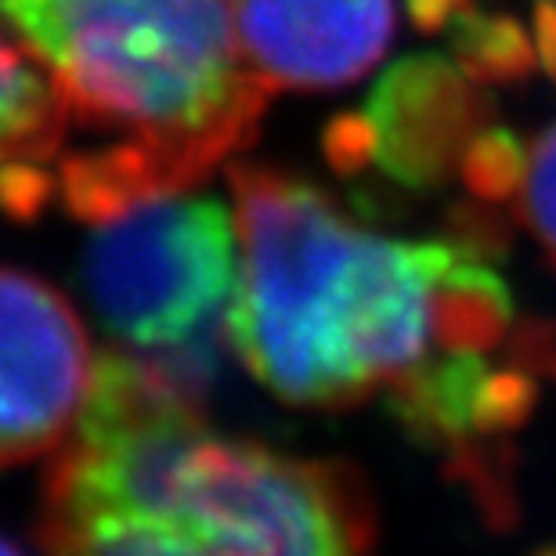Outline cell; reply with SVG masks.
<instances>
[{"instance_id": "cell-1", "label": "cell", "mask_w": 556, "mask_h": 556, "mask_svg": "<svg viewBox=\"0 0 556 556\" xmlns=\"http://www.w3.org/2000/svg\"><path fill=\"white\" fill-rule=\"evenodd\" d=\"M376 506L348 463L214 433L203 402L124 351L43 477V556H372Z\"/></svg>"}, {"instance_id": "cell-2", "label": "cell", "mask_w": 556, "mask_h": 556, "mask_svg": "<svg viewBox=\"0 0 556 556\" xmlns=\"http://www.w3.org/2000/svg\"><path fill=\"white\" fill-rule=\"evenodd\" d=\"M239 289L228 343L289 405L340 408L391 391L448 348L452 289L506 236L488 210H455L433 239H391L307 177L231 166Z\"/></svg>"}, {"instance_id": "cell-3", "label": "cell", "mask_w": 556, "mask_h": 556, "mask_svg": "<svg viewBox=\"0 0 556 556\" xmlns=\"http://www.w3.org/2000/svg\"><path fill=\"white\" fill-rule=\"evenodd\" d=\"M0 18L48 73L70 135L59 160L80 220L185 192L257 138L271 91L253 76L231 0H0Z\"/></svg>"}, {"instance_id": "cell-4", "label": "cell", "mask_w": 556, "mask_h": 556, "mask_svg": "<svg viewBox=\"0 0 556 556\" xmlns=\"http://www.w3.org/2000/svg\"><path fill=\"white\" fill-rule=\"evenodd\" d=\"M84 286L116 351L206 402L239 289V225L192 188L91 225Z\"/></svg>"}, {"instance_id": "cell-5", "label": "cell", "mask_w": 556, "mask_h": 556, "mask_svg": "<svg viewBox=\"0 0 556 556\" xmlns=\"http://www.w3.org/2000/svg\"><path fill=\"white\" fill-rule=\"evenodd\" d=\"M495 109L455 59L413 54L380 76L358 113L332 119L326 155L343 177L376 170L387 185L433 192L463 170Z\"/></svg>"}, {"instance_id": "cell-6", "label": "cell", "mask_w": 556, "mask_h": 556, "mask_svg": "<svg viewBox=\"0 0 556 556\" xmlns=\"http://www.w3.org/2000/svg\"><path fill=\"white\" fill-rule=\"evenodd\" d=\"M91 340L59 289L0 268V466L54 455L94 383Z\"/></svg>"}, {"instance_id": "cell-7", "label": "cell", "mask_w": 556, "mask_h": 556, "mask_svg": "<svg viewBox=\"0 0 556 556\" xmlns=\"http://www.w3.org/2000/svg\"><path fill=\"white\" fill-rule=\"evenodd\" d=\"M253 76L278 91L362 80L394 37V0H231Z\"/></svg>"}, {"instance_id": "cell-8", "label": "cell", "mask_w": 556, "mask_h": 556, "mask_svg": "<svg viewBox=\"0 0 556 556\" xmlns=\"http://www.w3.org/2000/svg\"><path fill=\"white\" fill-rule=\"evenodd\" d=\"M70 141L62 98L33 54L0 29V206L37 217L59 195V166Z\"/></svg>"}, {"instance_id": "cell-9", "label": "cell", "mask_w": 556, "mask_h": 556, "mask_svg": "<svg viewBox=\"0 0 556 556\" xmlns=\"http://www.w3.org/2000/svg\"><path fill=\"white\" fill-rule=\"evenodd\" d=\"M452 59L477 84H517L539 65L535 37L525 22L498 11H481L470 0L448 26Z\"/></svg>"}, {"instance_id": "cell-10", "label": "cell", "mask_w": 556, "mask_h": 556, "mask_svg": "<svg viewBox=\"0 0 556 556\" xmlns=\"http://www.w3.org/2000/svg\"><path fill=\"white\" fill-rule=\"evenodd\" d=\"M517 214L556 271V124L531 141L525 177L517 188Z\"/></svg>"}, {"instance_id": "cell-11", "label": "cell", "mask_w": 556, "mask_h": 556, "mask_svg": "<svg viewBox=\"0 0 556 556\" xmlns=\"http://www.w3.org/2000/svg\"><path fill=\"white\" fill-rule=\"evenodd\" d=\"M525 166H528L525 141H520L514 130L492 124L473 138L459 177L481 203H495V199L517 195Z\"/></svg>"}, {"instance_id": "cell-12", "label": "cell", "mask_w": 556, "mask_h": 556, "mask_svg": "<svg viewBox=\"0 0 556 556\" xmlns=\"http://www.w3.org/2000/svg\"><path fill=\"white\" fill-rule=\"evenodd\" d=\"M531 37H535L539 65L556 80V0H539V4H535Z\"/></svg>"}, {"instance_id": "cell-13", "label": "cell", "mask_w": 556, "mask_h": 556, "mask_svg": "<svg viewBox=\"0 0 556 556\" xmlns=\"http://www.w3.org/2000/svg\"><path fill=\"white\" fill-rule=\"evenodd\" d=\"M466 4H470V0H408V11H413L416 26L422 33H438L448 26Z\"/></svg>"}, {"instance_id": "cell-14", "label": "cell", "mask_w": 556, "mask_h": 556, "mask_svg": "<svg viewBox=\"0 0 556 556\" xmlns=\"http://www.w3.org/2000/svg\"><path fill=\"white\" fill-rule=\"evenodd\" d=\"M0 556H26V553H22L18 546H15V542H11V539H4V535H0Z\"/></svg>"}, {"instance_id": "cell-15", "label": "cell", "mask_w": 556, "mask_h": 556, "mask_svg": "<svg viewBox=\"0 0 556 556\" xmlns=\"http://www.w3.org/2000/svg\"><path fill=\"white\" fill-rule=\"evenodd\" d=\"M539 556H556V549H546V553H539Z\"/></svg>"}]
</instances>
